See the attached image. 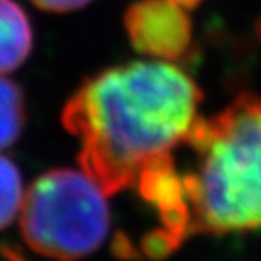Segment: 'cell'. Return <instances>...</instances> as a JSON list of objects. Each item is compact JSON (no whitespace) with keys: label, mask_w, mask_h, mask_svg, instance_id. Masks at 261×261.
<instances>
[{"label":"cell","mask_w":261,"mask_h":261,"mask_svg":"<svg viewBox=\"0 0 261 261\" xmlns=\"http://www.w3.org/2000/svg\"><path fill=\"white\" fill-rule=\"evenodd\" d=\"M201 93L167 60L116 65L89 80L62 113L80 142V165L107 192L138 185L143 172L171 158L198 120Z\"/></svg>","instance_id":"1"},{"label":"cell","mask_w":261,"mask_h":261,"mask_svg":"<svg viewBox=\"0 0 261 261\" xmlns=\"http://www.w3.org/2000/svg\"><path fill=\"white\" fill-rule=\"evenodd\" d=\"M185 143L194 154L181 179L189 228H261V96L243 93L211 118H198Z\"/></svg>","instance_id":"2"},{"label":"cell","mask_w":261,"mask_h":261,"mask_svg":"<svg viewBox=\"0 0 261 261\" xmlns=\"http://www.w3.org/2000/svg\"><path fill=\"white\" fill-rule=\"evenodd\" d=\"M107 192L84 169L45 172L29 187L20 208L24 243L44 261H78L109 232Z\"/></svg>","instance_id":"3"},{"label":"cell","mask_w":261,"mask_h":261,"mask_svg":"<svg viewBox=\"0 0 261 261\" xmlns=\"http://www.w3.org/2000/svg\"><path fill=\"white\" fill-rule=\"evenodd\" d=\"M125 29L136 51L154 60H178L191 45V18L176 0H142L130 6Z\"/></svg>","instance_id":"4"},{"label":"cell","mask_w":261,"mask_h":261,"mask_svg":"<svg viewBox=\"0 0 261 261\" xmlns=\"http://www.w3.org/2000/svg\"><path fill=\"white\" fill-rule=\"evenodd\" d=\"M31 44V24L24 9L13 0H0V74L16 69L28 58Z\"/></svg>","instance_id":"5"},{"label":"cell","mask_w":261,"mask_h":261,"mask_svg":"<svg viewBox=\"0 0 261 261\" xmlns=\"http://www.w3.org/2000/svg\"><path fill=\"white\" fill-rule=\"evenodd\" d=\"M24 96L8 78L0 76V149L16 142L24 127Z\"/></svg>","instance_id":"6"},{"label":"cell","mask_w":261,"mask_h":261,"mask_svg":"<svg viewBox=\"0 0 261 261\" xmlns=\"http://www.w3.org/2000/svg\"><path fill=\"white\" fill-rule=\"evenodd\" d=\"M24 196L25 192L16 165L0 154V228H6L16 216H20Z\"/></svg>","instance_id":"7"},{"label":"cell","mask_w":261,"mask_h":261,"mask_svg":"<svg viewBox=\"0 0 261 261\" xmlns=\"http://www.w3.org/2000/svg\"><path fill=\"white\" fill-rule=\"evenodd\" d=\"M31 2L35 6H38L40 9H45V11L65 13L86 6L89 0H31Z\"/></svg>","instance_id":"8"},{"label":"cell","mask_w":261,"mask_h":261,"mask_svg":"<svg viewBox=\"0 0 261 261\" xmlns=\"http://www.w3.org/2000/svg\"><path fill=\"white\" fill-rule=\"evenodd\" d=\"M176 2H179L181 6H185V8H191V6H194V4H198L200 0H176Z\"/></svg>","instance_id":"9"}]
</instances>
